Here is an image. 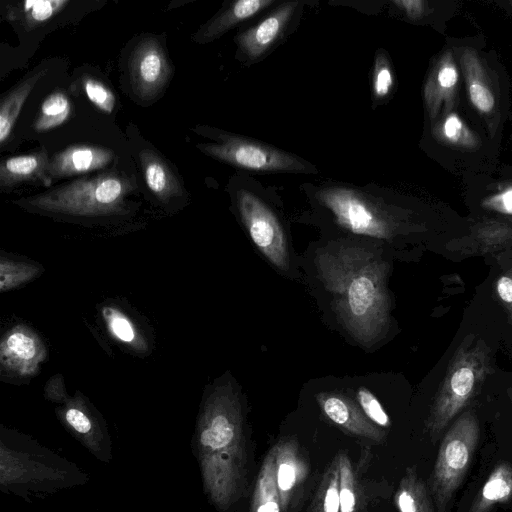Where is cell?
Returning a JSON list of instances; mask_svg holds the SVG:
<instances>
[{
    "mask_svg": "<svg viewBox=\"0 0 512 512\" xmlns=\"http://www.w3.org/2000/svg\"><path fill=\"white\" fill-rule=\"evenodd\" d=\"M364 244H330L317 251L314 262L317 278L343 328L356 342L371 347L386 336L390 326V266L381 250Z\"/></svg>",
    "mask_w": 512,
    "mask_h": 512,
    "instance_id": "obj_1",
    "label": "cell"
},
{
    "mask_svg": "<svg viewBox=\"0 0 512 512\" xmlns=\"http://www.w3.org/2000/svg\"><path fill=\"white\" fill-rule=\"evenodd\" d=\"M191 449L207 500L218 512H231L247 489L248 456L243 407L230 384L204 399Z\"/></svg>",
    "mask_w": 512,
    "mask_h": 512,
    "instance_id": "obj_2",
    "label": "cell"
},
{
    "mask_svg": "<svg viewBox=\"0 0 512 512\" xmlns=\"http://www.w3.org/2000/svg\"><path fill=\"white\" fill-rule=\"evenodd\" d=\"M90 475L34 437L0 426V491L31 503L87 484Z\"/></svg>",
    "mask_w": 512,
    "mask_h": 512,
    "instance_id": "obj_3",
    "label": "cell"
},
{
    "mask_svg": "<svg viewBox=\"0 0 512 512\" xmlns=\"http://www.w3.org/2000/svg\"><path fill=\"white\" fill-rule=\"evenodd\" d=\"M492 371L491 350L468 334L457 347L432 402L425 429L435 439L474 399Z\"/></svg>",
    "mask_w": 512,
    "mask_h": 512,
    "instance_id": "obj_4",
    "label": "cell"
},
{
    "mask_svg": "<svg viewBox=\"0 0 512 512\" xmlns=\"http://www.w3.org/2000/svg\"><path fill=\"white\" fill-rule=\"evenodd\" d=\"M132 189L129 179L109 172L82 177L16 203L33 210L75 216L120 214L124 199Z\"/></svg>",
    "mask_w": 512,
    "mask_h": 512,
    "instance_id": "obj_5",
    "label": "cell"
},
{
    "mask_svg": "<svg viewBox=\"0 0 512 512\" xmlns=\"http://www.w3.org/2000/svg\"><path fill=\"white\" fill-rule=\"evenodd\" d=\"M316 198L333 215L344 231L375 243H393L401 232L399 218L378 198L358 189L327 186L317 190Z\"/></svg>",
    "mask_w": 512,
    "mask_h": 512,
    "instance_id": "obj_6",
    "label": "cell"
},
{
    "mask_svg": "<svg viewBox=\"0 0 512 512\" xmlns=\"http://www.w3.org/2000/svg\"><path fill=\"white\" fill-rule=\"evenodd\" d=\"M479 435V422L471 410L461 413L444 435L428 481L436 512H445L465 478Z\"/></svg>",
    "mask_w": 512,
    "mask_h": 512,
    "instance_id": "obj_7",
    "label": "cell"
},
{
    "mask_svg": "<svg viewBox=\"0 0 512 512\" xmlns=\"http://www.w3.org/2000/svg\"><path fill=\"white\" fill-rule=\"evenodd\" d=\"M197 147L206 155L234 167L262 173H317L304 159L269 144L220 132L216 142L201 143Z\"/></svg>",
    "mask_w": 512,
    "mask_h": 512,
    "instance_id": "obj_8",
    "label": "cell"
},
{
    "mask_svg": "<svg viewBox=\"0 0 512 512\" xmlns=\"http://www.w3.org/2000/svg\"><path fill=\"white\" fill-rule=\"evenodd\" d=\"M236 204L240 219L258 251L274 268L292 274L291 247L276 213L247 189L237 192Z\"/></svg>",
    "mask_w": 512,
    "mask_h": 512,
    "instance_id": "obj_9",
    "label": "cell"
},
{
    "mask_svg": "<svg viewBox=\"0 0 512 512\" xmlns=\"http://www.w3.org/2000/svg\"><path fill=\"white\" fill-rule=\"evenodd\" d=\"M56 415L66 431L95 459L109 464L113 459L112 439L103 417L81 396L65 398Z\"/></svg>",
    "mask_w": 512,
    "mask_h": 512,
    "instance_id": "obj_10",
    "label": "cell"
},
{
    "mask_svg": "<svg viewBox=\"0 0 512 512\" xmlns=\"http://www.w3.org/2000/svg\"><path fill=\"white\" fill-rule=\"evenodd\" d=\"M171 66L160 43L146 38L138 43L130 60V78L134 92L151 99L167 84Z\"/></svg>",
    "mask_w": 512,
    "mask_h": 512,
    "instance_id": "obj_11",
    "label": "cell"
},
{
    "mask_svg": "<svg viewBox=\"0 0 512 512\" xmlns=\"http://www.w3.org/2000/svg\"><path fill=\"white\" fill-rule=\"evenodd\" d=\"M299 4L298 1L282 2L257 24L240 32L235 42L242 55L250 62L267 55L283 38Z\"/></svg>",
    "mask_w": 512,
    "mask_h": 512,
    "instance_id": "obj_12",
    "label": "cell"
},
{
    "mask_svg": "<svg viewBox=\"0 0 512 512\" xmlns=\"http://www.w3.org/2000/svg\"><path fill=\"white\" fill-rule=\"evenodd\" d=\"M460 69L451 49L444 50L431 67L423 87V99L430 120L453 111L457 103Z\"/></svg>",
    "mask_w": 512,
    "mask_h": 512,
    "instance_id": "obj_13",
    "label": "cell"
},
{
    "mask_svg": "<svg viewBox=\"0 0 512 512\" xmlns=\"http://www.w3.org/2000/svg\"><path fill=\"white\" fill-rule=\"evenodd\" d=\"M275 449V475L282 512L295 505L309 475L308 460L298 441L292 437L279 440Z\"/></svg>",
    "mask_w": 512,
    "mask_h": 512,
    "instance_id": "obj_14",
    "label": "cell"
},
{
    "mask_svg": "<svg viewBox=\"0 0 512 512\" xmlns=\"http://www.w3.org/2000/svg\"><path fill=\"white\" fill-rule=\"evenodd\" d=\"M458 55L459 69L471 105L487 121L497 119L499 99L486 64L472 48H462Z\"/></svg>",
    "mask_w": 512,
    "mask_h": 512,
    "instance_id": "obj_15",
    "label": "cell"
},
{
    "mask_svg": "<svg viewBox=\"0 0 512 512\" xmlns=\"http://www.w3.org/2000/svg\"><path fill=\"white\" fill-rule=\"evenodd\" d=\"M316 399L324 415L344 432L378 443L384 441V431L370 421L360 406L348 396L321 392Z\"/></svg>",
    "mask_w": 512,
    "mask_h": 512,
    "instance_id": "obj_16",
    "label": "cell"
},
{
    "mask_svg": "<svg viewBox=\"0 0 512 512\" xmlns=\"http://www.w3.org/2000/svg\"><path fill=\"white\" fill-rule=\"evenodd\" d=\"M44 346L28 329L11 330L1 344V363L8 371L20 376L32 375L44 358Z\"/></svg>",
    "mask_w": 512,
    "mask_h": 512,
    "instance_id": "obj_17",
    "label": "cell"
},
{
    "mask_svg": "<svg viewBox=\"0 0 512 512\" xmlns=\"http://www.w3.org/2000/svg\"><path fill=\"white\" fill-rule=\"evenodd\" d=\"M115 158L112 150L100 146L79 144L54 154L49 160L48 176L63 178L102 169Z\"/></svg>",
    "mask_w": 512,
    "mask_h": 512,
    "instance_id": "obj_18",
    "label": "cell"
},
{
    "mask_svg": "<svg viewBox=\"0 0 512 512\" xmlns=\"http://www.w3.org/2000/svg\"><path fill=\"white\" fill-rule=\"evenodd\" d=\"M274 3L275 0H237L230 2L206 22L193 35L192 39L200 44L212 42Z\"/></svg>",
    "mask_w": 512,
    "mask_h": 512,
    "instance_id": "obj_19",
    "label": "cell"
},
{
    "mask_svg": "<svg viewBox=\"0 0 512 512\" xmlns=\"http://www.w3.org/2000/svg\"><path fill=\"white\" fill-rule=\"evenodd\" d=\"M49 158L45 149L39 152L6 158L0 164V187L12 188L26 181L51 183L48 176Z\"/></svg>",
    "mask_w": 512,
    "mask_h": 512,
    "instance_id": "obj_20",
    "label": "cell"
},
{
    "mask_svg": "<svg viewBox=\"0 0 512 512\" xmlns=\"http://www.w3.org/2000/svg\"><path fill=\"white\" fill-rule=\"evenodd\" d=\"M140 162L149 190L160 200L169 201L183 194V187L165 160L150 149L142 150Z\"/></svg>",
    "mask_w": 512,
    "mask_h": 512,
    "instance_id": "obj_21",
    "label": "cell"
},
{
    "mask_svg": "<svg viewBox=\"0 0 512 512\" xmlns=\"http://www.w3.org/2000/svg\"><path fill=\"white\" fill-rule=\"evenodd\" d=\"M511 497L512 464L502 461L493 468L467 512H490Z\"/></svg>",
    "mask_w": 512,
    "mask_h": 512,
    "instance_id": "obj_22",
    "label": "cell"
},
{
    "mask_svg": "<svg viewBox=\"0 0 512 512\" xmlns=\"http://www.w3.org/2000/svg\"><path fill=\"white\" fill-rule=\"evenodd\" d=\"M432 135L440 144L461 150H475L481 143L477 134L454 111L433 121Z\"/></svg>",
    "mask_w": 512,
    "mask_h": 512,
    "instance_id": "obj_23",
    "label": "cell"
},
{
    "mask_svg": "<svg viewBox=\"0 0 512 512\" xmlns=\"http://www.w3.org/2000/svg\"><path fill=\"white\" fill-rule=\"evenodd\" d=\"M250 512H282L275 475V449L265 456L258 472Z\"/></svg>",
    "mask_w": 512,
    "mask_h": 512,
    "instance_id": "obj_24",
    "label": "cell"
},
{
    "mask_svg": "<svg viewBox=\"0 0 512 512\" xmlns=\"http://www.w3.org/2000/svg\"><path fill=\"white\" fill-rule=\"evenodd\" d=\"M47 73L46 68H41L18 83L0 103V143L3 145L8 140L20 111L32 92L35 84Z\"/></svg>",
    "mask_w": 512,
    "mask_h": 512,
    "instance_id": "obj_25",
    "label": "cell"
},
{
    "mask_svg": "<svg viewBox=\"0 0 512 512\" xmlns=\"http://www.w3.org/2000/svg\"><path fill=\"white\" fill-rule=\"evenodd\" d=\"M399 512H435L429 490L415 467L406 469L395 493Z\"/></svg>",
    "mask_w": 512,
    "mask_h": 512,
    "instance_id": "obj_26",
    "label": "cell"
},
{
    "mask_svg": "<svg viewBox=\"0 0 512 512\" xmlns=\"http://www.w3.org/2000/svg\"><path fill=\"white\" fill-rule=\"evenodd\" d=\"M68 0H28L18 2L9 8L7 18L20 22L26 30H32L46 23L65 8Z\"/></svg>",
    "mask_w": 512,
    "mask_h": 512,
    "instance_id": "obj_27",
    "label": "cell"
},
{
    "mask_svg": "<svg viewBox=\"0 0 512 512\" xmlns=\"http://www.w3.org/2000/svg\"><path fill=\"white\" fill-rule=\"evenodd\" d=\"M307 512H340L337 456L334 457L323 473Z\"/></svg>",
    "mask_w": 512,
    "mask_h": 512,
    "instance_id": "obj_28",
    "label": "cell"
},
{
    "mask_svg": "<svg viewBox=\"0 0 512 512\" xmlns=\"http://www.w3.org/2000/svg\"><path fill=\"white\" fill-rule=\"evenodd\" d=\"M71 102L62 91L49 94L41 104L34 122V130L45 132L62 125L71 114Z\"/></svg>",
    "mask_w": 512,
    "mask_h": 512,
    "instance_id": "obj_29",
    "label": "cell"
},
{
    "mask_svg": "<svg viewBox=\"0 0 512 512\" xmlns=\"http://www.w3.org/2000/svg\"><path fill=\"white\" fill-rule=\"evenodd\" d=\"M395 89V74L391 61L383 49L375 54L372 75L371 95L375 104L385 102Z\"/></svg>",
    "mask_w": 512,
    "mask_h": 512,
    "instance_id": "obj_30",
    "label": "cell"
},
{
    "mask_svg": "<svg viewBox=\"0 0 512 512\" xmlns=\"http://www.w3.org/2000/svg\"><path fill=\"white\" fill-rule=\"evenodd\" d=\"M336 456L339 465L340 512H358L359 487L352 462L345 453Z\"/></svg>",
    "mask_w": 512,
    "mask_h": 512,
    "instance_id": "obj_31",
    "label": "cell"
},
{
    "mask_svg": "<svg viewBox=\"0 0 512 512\" xmlns=\"http://www.w3.org/2000/svg\"><path fill=\"white\" fill-rule=\"evenodd\" d=\"M40 267L26 262L1 259L0 265V289L1 292L15 288L40 273Z\"/></svg>",
    "mask_w": 512,
    "mask_h": 512,
    "instance_id": "obj_32",
    "label": "cell"
},
{
    "mask_svg": "<svg viewBox=\"0 0 512 512\" xmlns=\"http://www.w3.org/2000/svg\"><path fill=\"white\" fill-rule=\"evenodd\" d=\"M103 317L111 334L126 344L137 342V331L130 319L113 307L103 308Z\"/></svg>",
    "mask_w": 512,
    "mask_h": 512,
    "instance_id": "obj_33",
    "label": "cell"
},
{
    "mask_svg": "<svg viewBox=\"0 0 512 512\" xmlns=\"http://www.w3.org/2000/svg\"><path fill=\"white\" fill-rule=\"evenodd\" d=\"M82 86L88 99L101 111L111 113L115 106L113 92L100 80L85 75Z\"/></svg>",
    "mask_w": 512,
    "mask_h": 512,
    "instance_id": "obj_34",
    "label": "cell"
},
{
    "mask_svg": "<svg viewBox=\"0 0 512 512\" xmlns=\"http://www.w3.org/2000/svg\"><path fill=\"white\" fill-rule=\"evenodd\" d=\"M475 236L483 250H492L512 242V229L499 223H487L476 230Z\"/></svg>",
    "mask_w": 512,
    "mask_h": 512,
    "instance_id": "obj_35",
    "label": "cell"
},
{
    "mask_svg": "<svg viewBox=\"0 0 512 512\" xmlns=\"http://www.w3.org/2000/svg\"><path fill=\"white\" fill-rule=\"evenodd\" d=\"M357 402L366 417L380 428H388L391 425L390 418L376 396L361 387L357 390Z\"/></svg>",
    "mask_w": 512,
    "mask_h": 512,
    "instance_id": "obj_36",
    "label": "cell"
},
{
    "mask_svg": "<svg viewBox=\"0 0 512 512\" xmlns=\"http://www.w3.org/2000/svg\"><path fill=\"white\" fill-rule=\"evenodd\" d=\"M391 3L412 21H420L432 12L429 2L424 0H392Z\"/></svg>",
    "mask_w": 512,
    "mask_h": 512,
    "instance_id": "obj_37",
    "label": "cell"
},
{
    "mask_svg": "<svg viewBox=\"0 0 512 512\" xmlns=\"http://www.w3.org/2000/svg\"><path fill=\"white\" fill-rule=\"evenodd\" d=\"M482 206L501 214L512 215V186L483 200Z\"/></svg>",
    "mask_w": 512,
    "mask_h": 512,
    "instance_id": "obj_38",
    "label": "cell"
},
{
    "mask_svg": "<svg viewBox=\"0 0 512 512\" xmlns=\"http://www.w3.org/2000/svg\"><path fill=\"white\" fill-rule=\"evenodd\" d=\"M495 291L512 323V276L506 273L501 275L495 282Z\"/></svg>",
    "mask_w": 512,
    "mask_h": 512,
    "instance_id": "obj_39",
    "label": "cell"
},
{
    "mask_svg": "<svg viewBox=\"0 0 512 512\" xmlns=\"http://www.w3.org/2000/svg\"><path fill=\"white\" fill-rule=\"evenodd\" d=\"M506 5H507V7H508V8L512 9V1H508V2L506 3Z\"/></svg>",
    "mask_w": 512,
    "mask_h": 512,
    "instance_id": "obj_40",
    "label": "cell"
},
{
    "mask_svg": "<svg viewBox=\"0 0 512 512\" xmlns=\"http://www.w3.org/2000/svg\"><path fill=\"white\" fill-rule=\"evenodd\" d=\"M506 274L512 276V269H510L509 271L506 272Z\"/></svg>",
    "mask_w": 512,
    "mask_h": 512,
    "instance_id": "obj_41",
    "label": "cell"
},
{
    "mask_svg": "<svg viewBox=\"0 0 512 512\" xmlns=\"http://www.w3.org/2000/svg\"><path fill=\"white\" fill-rule=\"evenodd\" d=\"M510 398H511V400H512V390H511V392H510Z\"/></svg>",
    "mask_w": 512,
    "mask_h": 512,
    "instance_id": "obj_42",
    "label": "cell"
}]
</instances>
